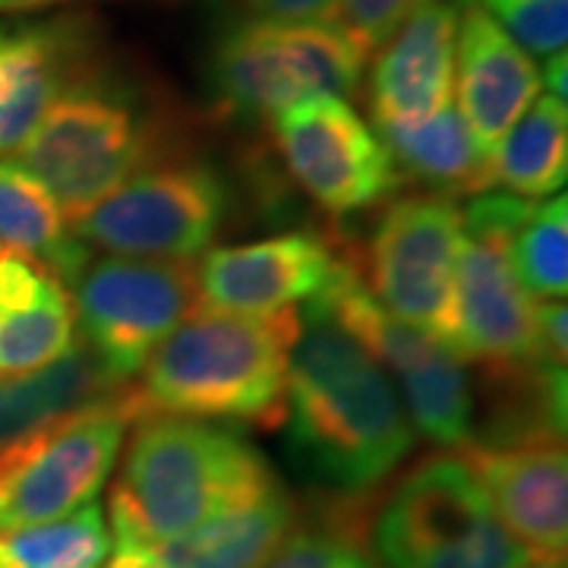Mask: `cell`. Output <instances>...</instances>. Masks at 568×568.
Listing matches in <instances>:
<instances>
[{
    "instance_id": "1",
    "label": "cell",
    "mask_w": 568,
    "mask_h": 568,
    "mask_svg": "<svg viewBox=\"0 0 568 568\" xmlns=\"http://www.w3.org/2000/svg\"><path fill=\"white\" fill-rule=\"evenodd\" d=\"M284 402L294 458L347 496L379 487L417 443L386 369L313 301L301 310Z\"/></svg>"
},
{
    "instance_id": "2",
    "label": "cell",
    "mask_w": 568,
    "mask_h": 568,
    "mask_svg": "<svg viewBox=\"0 0 568 568\" xmlns=\"http://www.w3.org/2000/svg\"><path fill=\"white\" fill-rule=\"evenodd\" d=\"M278 487L268 458L241 433L149 414L126 429L121 470L108 493L111 547L149 552Z\"/></svg>"
},
{
    "instance_id": "3",
    "label": "cell",
    "mask_w": 568,
    "mask_h": 568,
    "mask_svg": "<svg viewBox=\"0 0 568 568\" xmlns=\"http://www.w3.org/2000/svg\"><path fill=\"white\" fill-rule=\"evenodd\" d=\"M301 335V310L272 313L196 310L140 369L142 410L260 429L284 426L287 364Z\"/></svg>"
},
{
    "instance_id": "4",
    "label": "cell",
    "mask_w": 568,
    "mask_h": 568,
    "mask_svg": "<svg viewBox=\"0 0 568 568\" xmlns=\"http://www.w3.org/2000/svg\"><path fill=\"white\" fill-rule=\"evenodd\" d=\"M171 155H178L171 118L102 63L48 108L13 162L54 196L70 222L136 171Z\"/></svg>"
},
{
    "instance_id": "5",
    "label": "cell",
    "mask_w": 568,
    "mask_h": 568,
    "mask_svg": "<svg viewBox=\"0 0 568 568\" xmlns=\"http://www.w3.org/2000/svg\"><path fill=\"white\" fill-rule=\"evenodd\" d=\"M379 568H530L458 452L407 470L369 521Z\"/></svg>"
},
{
    "instance_id": "6",
    "label": "cell",
    "mask_w": 568,
    "mask_h": 568,
    "mask_svg": "<svg viewBox=\"0 0 568 568\" xmlns=\"http://www.w3.org/2000/svg\"><path fill=\"white\" fill-rule=\"evenodd\" d=\"M364 54L332 22L244 20L224 32L209 58V102L227 121H272L313 95H351Z\"/></svg>"
},
{
    "instance_id": "7",
    "label": "cell",
    "mask_w": 568,
    "mask_h": 568,
    "mask_svg": "<svg viewBox=\"0 0 568 568\" xmlns=\"http://www.w3.org/2000/svg\"><path fill=\"white\" fill-rule=\"evenodd\" d=\"M145 417L136 383L92 407L0 443V534L63 518L95 503L126 429Z\"/></svg>"
},
{
    "instance_id": "8",
    "label": "cell",
    "mask_w": 568,
    "mask_h": 568,
    "mask_svg": "<svg viewBox=\"0 0 568 568\" xmlns=\"http://www.w3.org/2000/svg\"><path fill=\"white\" fill-rule=\"evenodd\" d=\"M530 209L511 193H477L462 212L455 272L458 338L455 354L480 366L493 383H508L547 366L537 351L534 297L508 263L506 241Z\"/></svg>"
},
{
    "instance_id": "9",
    "label": "cell",
    "mask_w": 568,
    "mask_h": 568,
    "mask_svg": "<svg viewBox=\"0 0 568 568\" xmlns=\"http://www.w3.org/2000/svg\"><path fill=\"white\" fill-rule=\"evenodd\" d=\"M313 304L323 306L386 369L414 433L446 452H462L477 436V398L465 361L439 338L386 313L347 256Z\"/></svg>"
},
{
    "instance_id": "10",
    "label": "cell",
    "mask_w": 568,
    "mask_h": 568,
    "mask_svg": "<svg viewBox=\"0 0 568 568\" xmlns=\"http://www.w3.org/2000/svg\"><path fill=\"white\" fill-rule=\"evenodd\" d=\"M231 190L212 164L171 155L70 219L89 250L136 260H196L224 227Z\"/></svg>"
},
{
    "instance_id": "11",
    "label": "cell",
    "mask_w": 568,
    "mask_h": 568,
    "mask_svg": "<svg viewBox=\"0 0 568 568\" xmlns=\"http://www.w3.org/2000/svg\"><path fill=\"white\" fill-rule=\"evenodd\" d=\"M458 244L462 209L455 200L436 193L402 196L383 209L364 263L354 268L386 313L455 351Z\"/></svg>"
},
{
    "instance_id": "12",
    "label": "cell",
    "mask_w": 568,
    "mask_h": 568,
    "mask_svg": "<svg viewBox=\"0 0 568 568\" xmlns=\"http://www.w3.org/2000/svg\"><path fill=\"white\" fill-rule=\"evenodd\" d=\"M67 294L77 335L118 379H133L145 357L203 310L193 260L92 256Z\"/></svg>"
},
{
    "instance_id": "13",
    "label": "cell",
    "mask_w": 568,
    "mask_h": 568,
    "mask_svg": "<svg viewBox=\"0 0 568 568\" xmlns=\"http://www.w3.org/2000/svg\"><path fill=\"white\" fill-rule=\"evenodd\" d=\"M272 133L291 178L328 215L364 212L398 190L376 130L338 95H313L272 118Z\"/></svg>"
},
{
    "instance_id": "14",
    "label": "cell",
    "mask_w": 568,
    "mask_h": 568,
    "mask_svg": "<svg viewBox=\"0 0 568 568\" xmlns=\"http://www.w3.org/2000/svg\"><path fill=\"white\" fill-rule=\"evenodd\" d=\"M458 455L477 477L508 537L528 552L530 562L566 568V436L525 433L506 439H470Z\"/></svg>"
},
{
    "instance_id": "15",
    "label": "cell",
    "mask_w": 568,
    "mask_h": 568,
    "mask_svg": "<svg viewBox=\"0 0 568 568\" xmlns=\"http://www.w3.org/2000/svg\"><path fill=\"white\" fill-rule=\"evenodd\" d=\"M102 63V36L85 17L0 26V155L20 152L48 108Z\"/></svg>"
},
{
    "instance_id": "16",
    "label": "cell",
    "mask_w": 568,
    "mask_h": 568,
    "mask_svg": "<svg viewBox=\"0 0 568 568\" xmlns=\"http://www.w3.org/2000/svg\"><path fill=\"white\" fill-rule=\"evenodd\" d=\"M342 256L316 234H278L244 246H219L196 260L200 297L212 310L272 313L323 294Z\"/></svg>"
},
{
    "instance_id": "17",
    "label": "cell",
    "mask_w": 568,
    "mask_h": 568,
    "mask_svg": "<svg viewBox=\"0 0 568 568\" xmlns=\"http://www.w3.org/2000/svg\"><path fill=\"white\" fill-rule=\"evenodd\" d=\"M458 3L420 0L379 48L369 77L373 123H420L455 95Z\"/></svg>"
},
{
    "instance_id": "18",
    "label": "cell",
    "mask_w": 568,
    "mask_h": 568,
    "mask_svg": "<svg viewBox=\"0 0 568 568\" xmlns=\"http://www.w3.org/2000/svg\"><path fill=\"white\" fill-rule=\"evenodd\" d=\"M540 70L484 10L465 7L455 39V95L477 149L493 164L506 133L540 95Z\"/></svg>"
},
{
    "instance_id": "19",
    "label": "cell",
    "mask_w": 568,
    "mask_h": 568,
    "mask_svg": "<svg viewBox=\"0 0 568 568\" xmlns=\"http://www.w3.org/2000/svg\"><path fill=\"white\" fill-rule=\"evenodd\" d=\"M383 140L398 178L420 183L426 193L462 200L477 196L493 186V164L477 149L458 104L448 102L443 111L420 123H373Z\"/></svg>"
},
{
    "instance_id": "20",
    "label": "cell",
    "mask_w": 568,
    "mask_h": 568,
    "mask_svg": "<svg viewBox=\"0 0 568 568\" xmlns=\"http://www.w3.org/2000/svg\"><path fill=\"white\" fill-rule=\"evenodd\" d=\"M126 383L130 379H118L77 335L73 345L51 364L20 376H0V443L108 402Z\"/></svg>"
},
{
    "instance_id": "21",
    "label": "cell",
    "mask_w": 568,
    "mask_h": 568,
    "mask_svg": "<svg viewBox=\"0 0 568 568\" xmlns=\"http://www.w3.org/2000/svg\"><path fill=\"white\" fill-rule=\"evenodd\" d=\"M297 525V503L284 487L250 506L224 511L200 528L171 537L149 556L168 568H260Z\"/></svg>"
},
{
    "instance_id": "22",
    "label": "cell",
    "mask_w": 568,
    "mask_h": 568,
    "mask_svg": "<svg viewBox=\"0 0 568 568\" xmlns=\"http://www.w3.org/2000/svg\"><path fill=\"white\" fill-rule=\"evenodd\" d=\"M0 246L44 265L63 287L92 260L54 196L13 159H0Z\"/></svg>"
},
{
    "instance_id": "23",
    "label": "cell",
    "mask_w": 568,
    "mask_h": 568,
    "mask_svg": "<svg viewBox=\"0 0 568 568\" xmlns=\"http://www.w3.org/2000/svg\"><path fill=\"white\" fill-rule=\"evenodd\" d=\"M568 178V111L552 95H537L493 155V186L521 200H549Z\"/></svg>"
},
{
    "instance_id": "24",
    "label": "cell",
    "mask_w": 568,
    "mask_h": 568,
    "mask_svg": "<svg viewBox=\"0 0 568 568\" xmlns=\"http://www.w3.org/2000/svg\"><path fill=\"white\" fill-rule=\"evenodd\" d=\"M508 263L534 301H566L568 287V203L549 196L530 203L506 241Z\"/></svg>"
},
{
    "instance_id": "25",
    "label": "cell",
    "mask_w": 568,
    "mask_h": 568,
    "mask_svg": "<svg viewBox=\"0 0 568 568\" xmlns=\"http://www.w3.org/2000/svg\"><path fill=\"white\" fill-rule=\"evenodd\" d=\"M77 338L73 301L54 282L36 304L0 313V376H20L61 357Z\"/></svg>"
},
{
    "instance_id": "26",
    "label": "cell",
    "mask_w": 568,
    "mask_h": 568,
    "mask_svg": "<svg viewBox=\"0 0 568 568\" xmlns=\"http://www.w3.org/2000/svg\"><path fill=\"white\" fill-rule=\"evenodd\" d=\"M0 537L22 568H104L111 552V530L95 503Z\"/></svg>"
},
{
    "instance_id": "27",
    "label": "cell",
    "mask_w": 568,
    "mask_h": 568,
    "mask_svg": "<svg viewBox=\"0 0 568 568\" xmlns=\"http://www.w3.org/2000/svg\"><path fill=\"white\" fill-rule=\"evenodd\" d=\"M369 521L361 508H347L325 518L323 528L294 525L260 568H379L376 556L366 549Z\"/></svg>"
},
{
    "instance_id": "28",
    "label": "cell",
    "mask_w": 568,
    "mask_h": 568,
    "mask_svg": "<svg viewBox=\"0 0 568 568\" xmlns=\"http://www.w3.org/2000/svg\"><path fill=\"white\" fill-rule=\"evenodd\" d=\"M477 7L528 54L552 58L566 51L568 0H452Z\"/></svg>"
},
{
    "instance_id": "29",
    "label": "cell",
    "mask_w": 568,
    "mask_h": 568,
    "mask_svg": "<svg viewBox=\"0 0 568 568\" xmlns=\"http://www.w3.org/2000/svg\"><path fill=\"white\" fill-rule=\"evenodd\" d=\"M417 3L420 0H335L328 22L369 61Z\"/></svg>"
},
{
    "instance_id": "30",
    "label": "cell",
    "mask_w": 568,
    "mask_h": 568,
    "mask_svg": "<svg viewBox=\"0 0 568 568\" xmlns=\"http://www.w3.org/2000/svg\"><path fill=\"white\" fill-rule=\"evenodd\" d=\"M534 332H537L540 361L547 366H562L566 369V301H534Z\"/></svg>"
},
{
    "instance_id": "31",
    "label": "cell",
    "mask_w": 568,
    "mask_h": 568,
    "mask_svg": "<svg viewBox=\"0 0 568 568\" xmlns=\"http://www.w3.org/2000/svg\"><path fill=\"white\" fill-rule=\"evenodd\" d=\"M256 20L328 22L335 0H246Z\"/></svg>"
},
{
    "instance_id": "32",
    "label": "cell",
    "mask_w": 568,
    "mask_h": 568,
    "mask_svg": "<svg viewBox=\"0 0 568 568\" xmlns=\"http://www.w3.org/2000/svg\"><path fill=\"white\" fill-rule=\"evenodd\" d=\"M566 73H568L566 51L547 58V67H544V73H540V85H547V95L559 99V102H566V95H568Z\"/></svg>"
},
{
    "instance_id": "33",
    "label": "cell",
    "mask_w": 568,
    "mask_h": 568,
    "mask_svg": "<svg viewBox=\"0 0 568 568\" xmlns=\"http://www.w3.org/2000/svg\"><path fill=\"white\" fill-rule=\"evenodd\" d=\"M104 568H168L162 566L155 556L149 552H114L111 562H104Z\"/></svg>"
},
{
    "instance_id": "34",
    "label": "cell",
    "mask_w": 568,
    "mask_h": 568,
    "mask_svg": "<svg viewBox=\"0 0 568 568\" xmlns=\"http://www.w3.org/2000/svg\"><path fill=\"white\" fill-rule=\"evenodd\" d=\"M54 3H67V0H0V13H29V10L54 7Z\"/></svg>"
},
{
    "instance_id": "35",
    "label": "cell",
    "mask_w": 568,
    "mask_h": 568,
    "mask_svg": "<svg viewBox=\"0 0 568 568\" xmlns=\"http://www.w3.org/2000/svg\"><path fill=\"white\" fill-rule=\"evenodd\" d=\"M0 568H22L20 562H17V556L10 552V547L3 544V537H0Z\"/></svg>"
},
{
    "instance_id": "36",
    "label": "cell",
    "mask_w": 568,
    "mask_h": 568,
    "mask_svg": "<svg viewBox=\"0 0 568 568\" xmlns=\"http://www.w3.org/2000/svg\"><path fill=\"white\" fill-rule=\"evenodd\" d=\"M530 568H549V566H530Z\"/></svg>"
},
{
    "instance_id": "37",
    "label": "cell",
    "mask_w": 568,
    "mask_h": 568,
    "mask_svg": "<svg viewBox=\"0 0 568 568\" xmlns=\"http://www.w3.org/2000/svg\"><path fill=\"white\" fill-rule=\"evenodd\" d=\"M0 253H3V246H0Z\"/></svg>"
}]
</instances>
